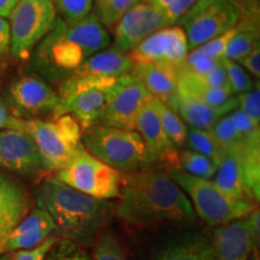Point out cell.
<instances>
[{
  "label": "cell",
  "mask_w": 260,
  "mask_h": 260,
  "mask_svg": "<svg viewBox=\"0 0 260 260\" xmlns=\"http://www.w3.org/2000/svg\"><path fill=\"white\" fill-rule=\"evenodd\" d=\"M119 199L116 216L132 226L188 224L195 219L193 205L186 193L162 172L133 171L121 175Z\"/></svg>",
  "instance_id": "cell-1"
},
{
  "label": "cell",
  "mask_w": 260,
  "mask_h": 260,
  "mask_svg": "<svg viewBox=\"0 0 260 260\" xmlns=\"http://www.w3.org/2000/svg\"><path fill=\"white\" fill-rule=\"evenodd\" d=\"M35 201L53 219L58 236L80 246L93 242L115 212L110 201L94 199L54 177L42 182Z\"/></svg>",
  "instance_id": "cell-2"
},
{
  "label": "cell",
  "mask_w": 260,
  "mask_h": 260,
  "mask_svg": "<svg viewBox=\"0 0 260 260\" xmlns=\"http://www.w3.org/2000/svg\"><path fill=\"white\" fill-rule=\"evenodd\" d=\"M110 46V35L95 14L76 23L57 19L41 40L35 59L42 71L61 76L71 75L98 52Z\"/></svg>",
  "instance_id": "cell-3"
},
{
  "label": "cell",
  "mask_w": 260,
  "mask_h": 260,
  "mask_svg": "<svg viewBox=\"0 0 260 260\" xmlns=\"http://www.w3.org/2000/svg\"><path fill=\"white\" fill-rule=\"evenodd\" d=\"M24 130L34 140L45 170H63L83 148L82 129L71 115L28 119Z\"/></svg>",
  "instance_id": "cell-4"
},
{
  "label": "cell",
  "mask_w": 260,
  "mask_h": 260,
  "mask_svg": "<svg viewBox=\"0 0 260 260\" xmlns=\"http://www.w3.org/2000/svg\"><path fill=\"white\" fill-rule=\"evenodd\" d=\"M82 144L89 154L117 171H138L149 164L145 144L136 130L96 124L84 130Z\"/></svg>",
  "instance_id": "cell-5"
},
{
  "label": "cell",
  "mask_w": 260,
  "mask_h": 260,
  "mask_svg": "<svg viewBox=\"0 0 260 260\" xmlns=\"http://www.w3.org/2000/svg\"><path fill=\"white\" fill-rule=\"evenodd\" d=\"M117 79L70 75L57 93L59 105L53 116L71 115L82 130L96 125L105 111Z\"/></svg>",
  "instance_id": "cell-6"
},
{
  "label": "cell",
  "mask_w": 260,
  "mask_h": 260,
  "mask_svg": "<svg viewBox=\"0 0 260 260\" xmlns=\"http://www.w3.org/2000/svg\"><path fill=\"white\" fill-rule=\"evenodd\" d=\"M169 176L190 198L200 218L212 226L246 218L255 210L253 201L232 199L207 178L193 176L176 169L171 170Z\"/></svg>",
  "instance_id": "cell-7"
},
{
  "label": "cell",
  "mask_w": 260,
  "mask_h": 260,
  "mask_svg": "<svg viewBox=\"0 0 260 260\" xmlns=\"http://www.w3.org/2000/svg\"><path fill=\"white\" fill-rule=\"evenodd\" d=\"M10 52L27 60L57 21L53 0H19L10 15Z\"/></svg>",
  "instance_id": "cell-8"
},
{
  "label": "cell",
  "mask_w": 260,
  "mask_h": 260,
  "mask_svg": "<svg viewBox=\"0 0 260 260\" xmlns=\"http://www.w3.org/2000/svg\"><path fill=\"white\" fill-rule=\"evenodd\" d=\"M240 0H195L177 22L187 37L189 51L235 28Z\"/></svg>",
  "instance_id": "cell-9"
},
{
  "label": "cell",
  "mask_w": 260,
  "mask_h": 260,
  "mask_svg": "<svg viewBox=\"0 0 260 260\" xmlns=\"http://www.w3.org/2000/svg\"><path fill=\"white\" fill-rule=\"evenodd\" d=\"M56 180L99 200L117 199L121 195V175L82 148L73 161L56 172Z\"/></svg>",
  "instance_id": "cell-10"
},
{
  "label": "cell",
  "mask_w": 260,
  "mask_h": 260,
  "mask_svg": "<svg viewBox=\"0 0 260 260\" xmlns=\"http://www.w3.org/2000/svg\"><path fill=\"white\" fill-rule=\"evenodd\" d=\"M152 98L138 77L132 73L122 75L117 79L115 88L98 124L135 130L136 117Z\"/></svg>",
  "instance_id": "cell-11"
},
{
  "label": "cell",
  "mask_w": 260,
  "mask_h": 260,
  "mask_svg": "<svg viewBox=\"0 0 260 260\" xmlns=\"http://www.w3.org/2000/svg\"><path fill=\"white\" fill-rule=\"evenodd\" d=\"M169 27L164 12L151 3L140 2L125 12L113 28L116 51L129 53L154 31Z\"/></svg>",
  "instance_id": "cell-12"
},
{
  "label": "cell",
  "mask_w": 260,
  "mask_h": 260,
  "mask_svg": "<svg viewBox=\"0 0 260 260\" xmlns=\"http://www.w3.org/2000/svg\"><path fill=\"white\" fill-rule=\"evenodd\" d=\"M188 52L189 47L183 29L170 25L149 35L129 54L134 61L165 64L180 71Z\"/></svg>",
  "instance_id": "cell-13"
},
{
  "label": "cell",
  "mask_w": 260,
  "mask_h": 260,
  "mask_svg": "<svg viewBox=\"0 0 260 260\" xmlns=\"http://www.w3.org/2000/svg\"><path fill=\"white\" fill-rule=\"evenodd\" d=\"M0 169L24 176H35L45 170L37 145L25 130H0Z\"/></svg>",
  "instance_id": "cell-14"
},
{
  "label": "cell",
  "mask_w": 260,
  "mask_h": 260,
  "mask_svg": "<svg viewBox=\"0 0 260 260\" xmlns=\"http://www.w3.org/2000/svg\"><path fill=\"white\" fill-rule=\"evenodd\" d=\"M135 130L144 141L149 162H178L175 145L165 134L155 109V98H152L139 112L135 121Z\"/></svg>",
  "instance_id": "cell-15"
},
{
  "label": "cell",
  "mask_w": 260,
  "mask_h": 260,
  "mask_svg": "<svg viewBox=\"0 0 260 260\" xmlns=\"http://www.w3.org/2000/svg\"><path fill=\"white\" fill-rule=\"evenodd\" d=\"M30 211V198L21 184L0 174V254L12 230Z\"/></svg>",
  "instance_id": "cell-16"
},
{
  "label": "cell",
  "mask_w": 260,
  "mask_h": 260,
  "mask_svg": "<svg viewBox=\"0 0 260 260\" xmlns=\"http://www.w3.org/2000/svg\"><path fill=\"white\" fill-rule=\"evenodd\" d=\"M10 96L17 109L32 113L52 112L54 115L59 105L58 94L38 77H22L10 87Z\"/></svg>",
  "instance_id": "cell-17"
},
{
  "label": "cell",
  "mask_w": 260,
  "mask_h": 260,
  "mask_svg": "<svg viewBox=\"0 0 260 260\" xmlns=\"http://www.w3.org/2000/svg\"><path fill=\"white\" fill-rule=\"evenodd\" d=\"M212 247L214 260H248L251 236L247 217L217 228Z\"/></svg>",
  "instance_id": "cell-18"
},
{
  "label": "cell",
  "mask_w": 260,
  "mask_h": 260,
  "mask_svg": "<svg viewBox=\"0 0 260 260\" xmlns=\"http://www.w3.org/2000/svg\"><path fill=\"white\" fill-rule=\"evenodd\" d=\"M56 232V224L47 212L34 209L12 230L6 242L5 252L23 251L34 248Z\"/></svg>",
  "instance_id": "cell-19"
},
{
  "label": "cell",
  "mask_w": 260,
  "mask_h": 260,
  "mask_svg": "<svg viewBox=\"0 0 260 260\" xmlns=\"http://www.w3.org/2000/svg\"><path fill=\"white\" fill-rule=\"evenodd\" d=\"M165 104L181 117L182 121L197 129L209 130L219 118L233 111L228 107H213L198 98L178 92Z\"/></svg>",
  "instance_id": "cell-20"
},
{
  "label": "cell",
  "mask_w": 260,
  "mask_h": 260,
  "mask_svg": "<svg viewBox=\"0 0 260 260\" xmlns=\"http://www.w3.org/2000/svg\"><path fill=\"white\" fill-rule=\"evenodd\" d=\"M132 74L155 99L168 102L177 92L180 71L165 64L134 61Z\"/></svg>",
  "instance_id": "cell-21"
},
{
  "label": "cell",
  "mask_w": 260,
  "mask_h": 260,
  "mask_svg": "<svg viewBox=\"0 0 260 260\" xmlns=\"http://www.w3.org/2000/svg\"><path fill=\"white\" fill-rule=\"evenodd\" d=\"M134 60L129 53L116 51L113 48L103 50L88 58L73 76H96V77H119L132 73Z\"/></svg>",
  "instance_id": "cell-22"
},
{
  "label": "cell",
  "mask_w": 260,
  "mask_h": 260,
  "mask_svg": "<svg viewBox=\"0 0 260 260\" xmlns=\"http://www.w3.org/2000/svg\"><path fill=\"white\" fill-rule=\"evenodd\" d=\"M237 145L225 151V155L217 169V177L214 183L232 199L252 201L247 195L245 184H243L241 161H240Z\"/></svg>",
  "instance_id": "cell-23"
},
{
  "label": "cell",
  "mask_w": 260,
  "mask_h": 260,
  "mask_svg": "<svg viewBox=\"0 0 260 260\" xmlns=\"http://www.w3.org/2000/svg\"><path fill=\"white\" fill-rule=\"evenodd\" d=\"M153 260H214L212 242L200 235L187 236L162 249Z\"/></svg>",
  "instance_id": "cell-24"
},
{
  "label": "cell",
  "mask_w": 260,
  "mask_h": 260,
  "mask_svg": "<svg viewBox=\"0 0 260 260\" xmlns=\"http://www.w3.org/2000/svg\"><path fill=\"white\" fill-rule=\"evenodd\" d=\"M187 141L193 151L210 158L217 167H219L225 155V149L214 136L212 130L191 128L188 132Z\"/></svg>",
  "instance_id": "cell-25"
},
{
  "label": "cell",
  "mask_w": 260,
  "mask_h": 260,
  "mask_svg": "<svg viewBox=\"0 0 260 260\" xmlns=\"http://www.w3.org/2000/svg\"><path fill=\"white\" fill-rule=\"evenodd\" d=\"M155 109L162 129L172 144L175 146H183L186 144L188 130L181 117L159 99H155Z\"/></svg>",
  "instance_id": "cell-26"
},
{
  "label": "cell",
  "mask_w": 260,
  "mask_h": 260,
  "mask_svg": "<svg viewBox=\"0 0 260 260\" xmlns=\"http://www.w3.org/2000/svg\"><path fill=\"white\" fill-rule=\"evenodd\" d=\"M96 17L105 28H115L126 11L141 0H95Z\"/></svg>",
  "instance_id": "cell-27"
},
{
  "label": "cell",
  "mask_w": 260,
  "mask_h": 260,
  "mask_svg": "<svg viewBox=\"0 0 260 260\" xmlns=\"http://www.w3.org/2000/svg\"><path fill=\"white\" fill-rule=\"evenodd\" d=\"M178 162L187 174L197 177L207 178V180L213 177L218 169L210 158L195 151H189V149L183 151L178 155Z\"/></svg>",
  "instance_id": "cell-28"
},
{
  "label": "cell",
  "mask_w": 260,
  "mask_h": 260,
  "mask_svg": "<svg viewBox=\"0 0 260 260\" xmlns=\"http://www.w3.org/2000/svg\"><path fill=\"white\" fill-rule=\"evenodd\" d=\"M93 260H126L125 249L118 237L105 233L96 237L93 249Z\"/></svg>",
  "instance_id": "cell-29"
},
{
  "label": "cell",
  "mask_w": 260,
  "mask_h": 260,
  "mask_svg": "<svg viewBox=\"0 0 260 260\" xmlns=\"http://www.w3.org/2000/svg\"><path fill=\"white\" fill-rule=\"evenodd\" d=\"M229 117L245 144L260 146V126L258 123L240 109L233 110Z\"/></svg>",
  "instance_id": "cell-30"
},
{
  "label": "cell",
  "mask_w": 260,
  "mask_h": 260,
  "mask_svg": "<svg viewBox=\"0 0 260 260\" xmlns=\"http://www.w3.org/2000/svg\"><path fill=\"white\" fill-rule=\"evenodd\" d=\"M53 3L63 21L69 24L82 21L92 12L93 0H53Z\"/></svg>",
  "instance_id": "cell-31"
},
{
  "label": "cell",
  "mask_w": 260,
  "mask_h": 260,
  "mask_svg": "<svg viewBox=\"0 0 260 260\" xmlns=\"http://www.w3.org/2000/svg\"><path fill=\"white\" fill-rule=\"evenodd\" d=\"M44 260H93L82 247L70 240H57Z\"/></svg>",
  "instance_id": "cell-32"
},
{
  "label": "cell",
  "mask_w": 260,
  "mask_h": 260,
  "mask_svg": "<svg viewBox=\"0 0 260 260\" xmlns=\"http://www.w3.org/2000/svg\"><path fill=\"white\" fill-rule=\"evenodd\" d=\"M228 81L234 94H241L253 88V82L246 70L237 61L223 58Z\"/></svg>",
  "instance_id": "cell-33"
},
{
  "label": "cell",
  "mask_w": 260,
  "mask_h": 260,
  "mask_svg": "<svg viewBox=\"0 0 260 260\" xmlns=\"http://www.w3.org/2000/svg\"><path fill=\"white\" fill-rule=\"evenodd\" d=\"M211 130L225 151L241 142V138L229 116H223L222 118H219Z\"/></svg>",
  "instance_id": "cell-34"
},
{
  "label": "cell",
  "mask_w": 260,
  "mask_h": 260,
  "mask_svg": "<svg viewBox=\"0 0 260 260\" xmlns=\"http://www.w3.org/2000/svg\"><path fill=\"white\" fill-rule=\"evenodd\" d=\"M234 34H235V28L224 32V34L219 35V37L211 39V40L200 45L195 50L207 58H223L224 52H225L228 45H229L230 40L233 39Z\"/></svg>",
  "instance_id": "cell-35"
},
{
  "label": "cell",
  "mask_w": 260,
  "mask_h": 260,
  "mask_svg": "<svg viewBox=\"0 0 260 260\" xmlns=\"http://www.w3.org/2000/svg\"><path fill=\"white\" fill-rule=\"evenodd\" d=\"M240 110L247 113L255 123H260V90L259 86L237 95Z\"/></svg>",
  "instance_id": "cell-36"
},
{
  "label": "cell",
  "mask_w": 260,
  "mask_h": 260,
  "mask_svg": "<svg viewBox=\"0 0 260 260\" xmlns=\"http://www.w3.org/2000/svg\"><path fill=\"white\" fill-rule=\"evenodd\" d=\"M58 240L56 236H50L40 245L30 249L23 251H16L14 255H11V260H44L47 252Z\"/></svg>",
  "instance_id": "cell-37"
},
{
  "label": "cell",
  "mask_w": 260,
  "mask_h": 260,
  "mask_svg": "<svg viewBox=\"0 0 260 260\" xmlns=\"http://www.w3.org/2000/svg\"><path fill=\"white\" fill-rule=\"evenodd\" d=\"M183 74V73H181ZM189 75V74H188ZM193 76V75H191ZM199 82H201L204 86L211 87V88H219V89H232L229 86V81H228L226 70L224 67V61L219 65L218 68L211 71V73L204 75V76H193Z\"/></svg>",
  "instance_id": "cell-38"
},
{
  "label": "cell",
  "mask_w": 260,
  "mask_h": 260,
  "mask_svg": "<svg viewBox=\"0 0 260 260\" xmlns=\"http://www.w3.org/2000/svg\"><path fill=\"white\" fill-rule=\"evenodd\" d=\"M194 2L195 0H175L169 8L162 10L169 27H170V25H174L175 23H177L182 16L186 14L188 10L191 8V5L194 4Z\"/></svg>",
  "instance_id": "cell-39"
},
{
  "label": "cell",
  "mask_w": 260,
  "mask_h": 260,
  "mask_svg": "<svg viewBox=\"0 0 260 260\" xmlns=\"http://www.w3.org/2000/svg\"><path fill=\"white\" fill-rule=\"evenodd\" d=\"M3 129H23L24 130V121L23 119L16 118V117L12 116L5 104L0 100V130Z\"/></svg>",
  "instance_id": "cell-40"
},
{
  "label": "cell",
  "mask_w": 260,
  "mask_h": 260,
  "mask_svg": "<svg viewBox=\"0 0 260 260\" xmlns=\"http://www.w3.org/2000/svg\"><path fill=\"white\" fill-rule=\"evenodd\" d=\"M245 70L254 75L255 77L260 76V47L256 46L252 52H249L245 58L237 61Z\"/></svg>",
  "instance_id": "cell-41"
},
{
  "label": "cell",
  "mask_w": 260,
  "mask_h": 260,
  "mask_svg": "<svg viewBox=\"0 0 260 260\" xmlns=\"http://www.w3.org/2000/svg\"><path fill=\"white\" fill-rule=\"evenodd\" d=\"M10 52V23L6 18L0 17V56Z\"/></svg>",
  "instance_id": "cell-42"
},
{
  "label": "cell",
  "mask_w": 260,
  "mask_h": 260,
  "mask_svg": "<svg viewBox=\"0 0 260 260\" xmlns=\"http://www.w3.org/2000/svg\"><path fill=\"white\" fill-rule=\"evenodd\" d=\"M19 0H0V17L9 18Z\"/></svg>",
  "instance_id": "cell-43"
},
{
  "label": "cell",
  "mask_w": 260,
  "mask_h": 260,
  "mask_svg": "<svg viewBox=\"0 0 260 260\" xmlns=\"http://www.w3.org/2000/svg\"><path fill=\"white\" fill-rule=\"evenodd\" d=\"M0 260H11V255H5L3 253V254H0Z\"/></svg>",
  "instance_id": "cell-44"
}]
</instances>
